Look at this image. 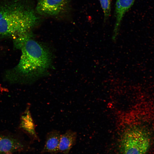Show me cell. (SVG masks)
Listing matches in <instances>:
<instances>
[{"mask_svg":"<svg viewBox=\"0 0 154 154\" xmlns=\"http://www.w3.org/2000/svg\"><path fill=\"white\" fill-rule=\"evenodd\" d=\"M30 37L28 34L15 38L16 47L21 49V54L18 63L7 73L6 78L12 82H21L38 76L50 66L49 51Z\"/></svg>","mask_w":154,"mask_h":154,"instance_id":"6da1fadb","label":"cell"},{"mask_svg":"<svg viewBox=\"0 0 154 154\" xmlns=\"http://www.w3.org/2000/svg\"><path fill=\"white\" fill-rule=\"evenodd\" d=\"M33 10L19 0L0 3V37L28 33L38 21Z\"/></svg>","mask_w":154,"mask_h":154,"instance_id":"7a4b0ae2","label":"cell"},{"mask_svg":"<svg viewBox=\"0 0 154 154\" xmlns=\"http://www.w3.org/2000/svg\"><path fill=\"white\" fill-rule=\"evenodd\" d=\"M151 139L147 129H137L127 133L119 143L120 154H146L150 147Z\"/></svg>","mask_w":154,"mask_h":154,"instance_id":"3957f363","label":"cell"},{"mask_svg":"<svg viewBox=\"0 0 154 154\" xmlns=\"http://www.w3.org/2000/svg\"><path fill=\"white\" fill-rule=\"evenodd\" d=\"M68 0H37V12L45 16H57L69 8Z\"/></svg>","mask_w":154,"mask_h":154,"instance_id":"277c9868","label":"cell"},{"mask_svg":"<svg viewBox=\"0 0 154 154\" xmlns=\"http://www.w3.org/2000/svg\"><path fill=\"white\" fill-rule=\"evenodd\" d=\"M135 0H116L115 9L116 22L112 35L114 40L118 34L122 19Z\"/></svg>","mask_w":154,"mask_h":154,"instance_id":"5b68a950","label":"cell"},{"mask_svg":"<svg viewBox=\"0 0 154 154\" xmlns=\"http://www.w3.org/2000/svg\"><path fill=\"white\" fill-rule=\"evenodd\" d=\"M61 135L60 131L57 130H52L48 133L42 153H56L58 152Z\"/></svg>","mask_w":154,"mask_h":154,"instance_id":"8992f818","label":"cell"},{"mask_svg":"<svg viewBox=\"0 0 154 154\" xmlns=\"http://www.w3.org/2000/svg\"><path fill=\"white\" fill-rule=\"evenodd\" d=\"M76 137V133L71 130H68L63 134H61L58 152L63 154H68L70 150L75 143Z\"/></svg>","mask_w":154,"mask_h":154,"instance_id":"52a82bcc","label":"cell"},{"mask_svg":"<svg viewBox=\"0 0 154 154\" xmlns=\"http://www.w3.org/2000/svg\"><path fill=\"white\" fill-rule=\"evenodd\" d=\"M22 146L20 142L12 138L4 137L0 138V154H11Z\"/></svg>","mask_w":154,"mask_h":154,"instance_id":"ba28073f","label":"cell"},{"mask_svg":"<svg viewBox=\"0 0 154 154\" xmlns=\"http://www.w3.org/2000/svg\"><path fill=\"white\" fill-rule=\"evenodd\" d=\"M21 126L22 128L34 138L38 140L35 130V126L29 110L27 108L22 116Z\"/></svg>","mask_w":154,"mask_h":154,"instance_id":"9c48e42d","label":"cell"},{"mask_svg":"<svg viewBox=\"0 0 154 154\" xmlns=\"http://www.w3.org/2000/svg\"><path fill=\"white\" fill-rule=\"evenodd\" d=\"M99 0L104 14V21L105 22L110 15L111 0Z\"/></svg>","mask_w":154,"mask_h":154,"instance_id":"30bf717a","label":"cell"}]
</instances>
